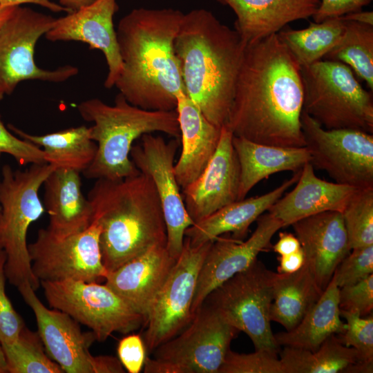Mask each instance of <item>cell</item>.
Masks as SVG:
<instances>
[{
	"instance_id": "6da1fadb",
	"label": "cell",
	"mask_w": 373,
	"mask_h": 373,
	"mask_svg": "<svg viewBox=\"0 0 373 373\" xmlns=\"http://www.w3.org/2000/svg\"><path fill=\"white\" fill-rule=\"evenodd\" d=\"M300 67L278 34L246 45L227 126L233 136L303 147Z\"/></svg>"
},
{
	"instance_id": "7a4b0ae2",
	"label": "cell",
	"mask_w": 373,
	"mask_h": 373,
	"mask_svg": "<svg viewBox=\"0 0 373 373\" xmlns=\"http://www.w3.org/2000/svg\"><path fill=\"white\" fill-rule=\"evenodd\" d=\"M184 13L173 8L133 9L116 30L122 70L115 86L132 105L176 109L184 93L174 41Z\"/></svg>"
},
{
	"instance_id": "3957f363",
	"label": "cell",
	"mask_w": 373,
	"mask_h": 373,
	"mask_svg": "<svg viewBox=\"0 0 373 373\" xmlns=\"http://www.w3.org/2000/svg\"><path fill=\"white\" fill-rule=\"evenodd\" d=\"M246 44L209 10L183 15L174 41L185 94L215 126L227 125Z\"/></svg>"
},
{
	"instance_id": "277c9868",
	"label": "cell",
	"mask_w": 373,
	"mask_h": 373,
	"mask_svg": "<svg viewBox=\"0 0 373 373\" xmlns=\"http://www.w3.org/2000/svg\"><path fill=\"white\" fill-rule=\"evenodd\" d=\"M100 227L102 263L108 272L155 246H166V226L151 177L97 179L88 198Z\"/></svg>"
},
{
	"instance_id": "5b68a950",
	"label": "cell",
	"mask_w": 373,
	"mask_h": 373,
	"mask_svg": "<svg viewBox=\"0 0 373 373\" xmlns=\"http://www.w3.org/2000/svg\"><path fill=\"white\" fill-rule=\"evenodd\" d=\"M82 117L93 123L91 139L97 144L95 156L83 172L88 178L119 180L140 171L130 157L133 143L144 134L162 132L180 139L176 110H146L130 104L120 93L113 105L98 98L80 102Z\"/></svg>"
},
{
	"instance_id": "8992f818",
	"label": "cell",
	"mask_w": 373,
	"mask_h": 373,
	"mask_svg": "<svg viewBox=\"0 0 373 373\" xmlns=\"http://www.w3.org/2000/svg\"><path fill=\"white\" fill-rule=\"evenodd\" d=\"M55 169L44 163L30 164L23 171L13 170L9 164L1 169L0 250L6 255V279L17 288L26 283L35 290L40 287L32 270L27 233L45 211L39 191Z\"/></svg>"
},
{
	"instance_id": "52a82bcc",
	"label": "cell",
	"mask_w": 373,
	"mask_h": 373,
	"mask_svg": "<svg viewBox=\"0 0 373 373\" xmlns=\"http://www.w3.org/2000/svg\"><path fill=\"white\" fill-rule=\"evenodd\" d=\"M303 111L326 129L373 134L372 92L364 89L347 65L321 59L300 67Z\"/></svg>"
},
{
	"instance_id": "ba28073f",
	"label": "cell",
	"mask_w": 373,
	"mask_h": 373,
	"mask_svg": "<svg viewBox=\"0 0 373 373\" xmlns=\"http://www.w3.org/2000/svg\"><path fill=\"white\" fill-rule=\"evenodd\" d=\"M276 275L256 259L213 289L204 303L231 326L245 332L255 350L278 354L280 346L272 332L269 318Z\"/></svg>"
},
{
	"instance_id": "9c48e42d",
	"label": "cell",
	"mask_w": 373,
	"mask_h": 373,
	"mask_svg": "<svg viewBox=\"0 0 373 373\" xmlns=\"http://www.w3.org/2000/svg\"><path fill=\"white\" fill-rule=\"evenodd\" d=\"M49 306L90 328L96 340L128 334L144 324V316L105 283L81 280L41 281Z\"/></svg>"
},
{
	"instance_id": "30bf717a",
	"label": "cell",
	"mask_w": 373,
	"mask_h": 373,
	"mask_svg": "<svg viewBox=\"0 0 373 373\" xmlns=\"http://www.w3.org/2000/svg\"><path fill=\"white\" fill-rule=\"evenodd\" d=\"M300 122L309 163L314 169L325 171L338 184L373 187V134L326 129L303 111Z\"/></svg>"
},
{
	"instance_id": "8fae6325",
	"label": "cell",
	"mask_w": 373,
	"mask_h": 373,
	"mask_svg": "<svg viewBox=\"0 0 373 373\" xmlns=\"http://www.w3.org/2000/svg\"><path fill=\"white\" fill-rule=\"evenodd\" d=\"M211 243L193 247L184 237L182 252L146 316L144 342L149 352L177 336L193 320L198 278Z\"/></svg>"
},
{
	"instance_id": "7c38bea8",
	"label": "cell",
	"mask_w": 373,
	"mask_h": 373,
	"mask_svg": "<svg viewBox=\"0 0 373 373\" xmlns=\"http://www.w3.org/2000/svg\"><path fill=\"white\" fill-rule=\"evenodd\" d=\"M17 289L32 309L38 333L46 353L66 373H123L119 360L111 356H93L89 347L96 341L95 334L83 332L79 323L68 314L47 308L30 284Z\"/></svg>"
},
{
	"instance_id": "4fadbf2b",
	"label": "cell",
	"mask_w": 373,
	"mask_h": 373,
	"mask_svg": "<svg viewBox=\"0 0 373 373\" xmlns=\"http://www.w3.org/2000/svg\"><path fill=\"white\" fill-rule=\"evenodd\" d=\"M55 19L18 6L3 24L0 30V87L5 94L12 93L22 81L59 83L78 73V68L70 65L41 68L34 60L37 41L52 28Z\"/></svg>"
},
{
	"instance_id": "5bb4252c",
	"label": "cell",
	"mask_w": 373,
	"mask_h": 373,
	"mask_svg": "<svg viewBox=\"0 0 373 373\" xmlns=\"http://www.w3.org/2000/svg\"><path fill=\"white\" fill-rule=\"evenodd\" d=\"M99 233L100 227L95 223L63 238L40 229L36 240L28 245L33 274L40 282L105 280L108 271L102 260Z\"/></svg>"
},
{
	"instance_id": "9a60e30c",
	"label": "cell",
	"mask_w": 373,
	"mask_h": 373,
	"mask_svg": "<svg viewBox=\"0 0 373 373\" xmlns=\"http://www.w3.org/2000/svg\"><path fill=\"white\" fill-rule=\"evenodd\" d=\"M179 140L166 142L161 136L144 134L141 144L133 146L130 152L136 168L149 175L155 184L166 226V248L175 260L182 252L186 229L194 224L186 210L174 171Z\"/></svg>"
},
{
	"instance_id": "2e32d148",
	"label": "cell",
	"mask_w": 373,
	"mask_h": 373,
	"mask_svg": "<svg viewBox=\"0 0 373 373\" xmlns=\"http://www.w3.org/2000/svg\"><path fill=\"white\" fill-rule=\"evenodd\" d=\"M238 332L204 303L184 330L153 351L155 358L177 364L186 373H218Z\"/></svg>"
},
{
	"instance_id": "e0dca14e",
	"label": "cell",
	"mask_w": 373,
	"mask_h": 373,
	"mask_svg": "<svg viewBox=\"0 0 373 373\" xmlns=\"http://www.w3.org/2000/svg\"><path fill=\"white\" fill-rule=\"evenodd\" d=\"M281 228L282 223L267 211L257 219L256 228L246 241L221 236L215 239L199 273L192 303L193 314L213 289L249 267L259 253L270 246L272 237Z\"/></svg>"
},
{
	"instance_id": "ac0fdd59",
	"label": "cell",
	"mask_w": 373,
	"mask_h": 373,
	"mask_svg": "<svg viewBox=\"0 0 373 373\" xmlns=\"http://www.w3.org/2000/svg\"><path fill=\"white\" fill-rule=\"evenodd\" d=\"M118 10L116 0H95L93 3L55 19L45 34L48 41H75L88 44L104 54L108 73L104 87L111 88L118 79L122 62L113 17Z\"/></svg>"
},
{
	"instance_id": "d6986e66",
	"label": "cell",
	"mask_w": 373,
	"mask_h": 373,
	"mask_svg": "<svg viewBox=\"0 0 373 373\" xmlns=\"http://www.w3.org/2000/svg\"><path fill=\"white\" fill-rule=\"evenodd\" d=\"M233 136L226 125L221 128L218 147L207 167L182 189L186 210L194 223L238 200L240 169Z\"/></svg>"
},
{
	"instance_id": "ffe728a7",
	"label": "cell",
	"mask_w": 373,
	"mask_h": 373,
	"mask_svg": "<svg viewBox=\"0 0 373 373\" xmlns=\"http://www.w3.org/2000/svg\"><path fill=\"white\" fill-rule=\"evenodd\" d=\"M291 226L303 251L305 264L324 290L338 265L351 251L341 213H320Z\"/></svg>"
},
{
	"instance_id": "44dd1931",
	"label": "cell",
	"mask_w": 373,
	"mask_h": 373,
	"mask_svg": "<svg viewBox=\"0 0 373 373\" xmlns=\"http://www.w3.org/2000/svg\"><path fill=\"white\" fill-rule=\"evenodd\" d=\"M176 260L155 246L108 272L105 284L144 318Z\"/></svg>"
},
{
	"instance_id": "7402d4cb",
	"label": "cell",
	"mask_w": 373,
	"mask_h": 373,
	"mask_svg": "<svg viewBox=\"0 0 373 373\" xmlns=\"http://www.w3.org/2000/svg\"><path fill=\"white\" fill-rule=\"evenodd\" d=\"M292 191L279 198L267 211L283 227L325 211L342 212L357 188L318 178L311 163L302 168Z\"/></svg>"
},
{
	"instance_id": "603a6c76",
	"label": "cell",
	"mask_w": 373,
	"mask_h": 373,
	"mask_svg": "<svg viewBox=\"0 0 373 373\" xmlns=\"http://www.w3.org/2000/svg\"><path fill=\"white\" fill-rule=\"evenodd\" d=\"M175 110L182 151L174 171L179 186L184 189L207 167L218 147L221 128L211 123L184 93L178 95Z\"/></svg>"
},
{
	"instance_id": "cb8c5ba5",
	"label": "cell",
	"mask_w": 373,
	"mask_h": 373,
	"mask_svg": "<svg viewBox=\"0 0 373 373\" xmlns=\"http://www.w3.org/2000/svg\"><path fill=\"white\" fill-rule=\"evenodd\" d=\"M300 171L294 172L291 178L267 193L236 200L195 222L186 229L184 237L193 247L213 242L229 233H232L233 238L243 240L250 225L297 182Z\"/></svg>"
},
{
	"instance_id": "d4e9b609",
	"label": "cell",
	"mask_w": 373,
	"mask_h": 373,
	"mask_svg": "<svg viewBox=\"0 0 373 373\" xmlns=\"http://www.w3.org/2000/svg\"><path fill=\"white\" fill-rule=\"evenodd\" d=\"M44 207L49 215L48 231L63 238L92 224L93 210L82 191L80 172L55 169L45 180Z\"/></svg>"
},
{
	"instance_id": "484cf974",
	"label": "cell",
	"mask_w": 373,
	"mask_h": 373,
	"mask_svg": "<svg viewBox=\"0 0 373 373\" xmlns=\"http://www.w3.org/2000/svg\"><path fill=\"white\" fill-rule=\"evenodd\" d=\"M236 16L235 30L246 44L278 33L289 23L312 17L320 0H216Z\"/></svg>"
},
{
	"instance_id": "4316f807",
	"label": "cell",
	"mask_w": 373,
	"mask_h": 373,
	"mask_svg": "<svg viewBox=\"0 0 373 373\" xmlns=\"http://www.w3.org/2000/svg\"><path fill=\"white\" fill-rule=\"evenodd\" d=\"M232 143L240 169L238 200L246 198L258 182L274 173L299 171L310 161L305 147H283L233 136Z\"/></svg>"
},
{
	"instance_id": "83f0119b",
	"label": "cell",
	"mask_w": 373,
	"mask_h": 373,
	"mask_svg": "<svg viewBox=\"0 0 373 373\" xmlns=\"http://www.w3.org/2000/svg\"><path fill=\"white\" fill-rule=\"evenodd\" d=\"M339 290L332 278L319 299L295 327L274 334L277 343L313 352L329 336L343 334L346 324L340 314Z\"/></svg>"
},
{
	"instance_id": "f1b7e54d",
	"label": "cell",
	"mask_w": 373,
	"mask_h": 373,
	"mask_svg": "<svg viewBox=\"0 0 373 373\" xmlns=\"http://www.w3.org/2000/svg\"><path fill=\"white\" fill-rule=\"evenodd\" d=\"M322 290L304 263L298 271L276 273L269 318L286 331L295 327L315 305Z\"/></svg>"
},
{
	"instance_id": "f546056e",
	"label": "cell",
	"mask_w": 373,
	"mask_h": 373,
	"mask_svg": "<svg viewBox=\"0 0 373 373\" xmlns=\"http://www.w3.org/2000/svg\"><path fill=\"white\" fill-rule=\"evenodd\" d=\"M8 127L19 137L40 147L47 164L57 169L84 172L93 162L97 144L91 139L90 128L73 127L45 135H32L13 125Z\"/></svg>"
},
{
	"instance_id": "4dcf8cb0",
	"label": "cell",
	"mask_w": 373,
	"mask_h": 373,
	"mask_svg": "<svg viewBox=\"0 0 373 373\" xmlns=\"http://www.w3.org/2000/svg\"><path fill=\"white\" fill-rule=\"evenodd\" d=\"M278 354L285 373H349L354 365L362 362L357 351L343 345L335 334L316 351L284 346Z\"/></svg>"
},
{
	"instance_id": "1f68e13d",
	"label": "cell",
	"mask_w": 373,
	"mask_h": 373,
	"mask_svg": "<svg viewBox=\"0 0 373 373\" xmlns=\"http://www.w3.org/2000/svg\"><path fill=\"white\" fill-rule=\"evenodd\" d=\"M345 20L341 17L311 22L303 29L281 30L277 34L300 67L324 58L341 37Z\"/></svg>"
},
{
	"instance_id": "d6a6232c",
	"label": "cell",
	"mask_w": 373,
	"mask_h": 373,
	"mask_svg": "<svg viewBox=\"0 0 373 373\" xmlns=\"http://www.w3.org/2000/svg\"><path fill=\"white\" fill-rule=\"evenodd\" d=\"M323 59L348 66L372 91L373 26L345 20L341 37Z\"/></svg>"
},
{
	"instance_id": "836d02e7",
	"label": "cell",
	"mask_w": 373,
	"mask_h": 373,
	"mask_svg": "<svg viewBox=\"0 0 373 373\" xmlns=\"http://www.w3.org/2000/svg\"><path fill=\"white\" fill-rule=\"evenodd\" d=\"M8 373H63L62 368L46 353L38 332L25 326L18 338L1 343Z\"/></svg>"
},
{
	"instance_id": "e575fe53",
	"label": "cell",
	"mask_w": 373,
	"mask_h": 373,
	"mask_svg": "<svg viewBox=\"0 0 373 373\" xmlns=\"http://www.w3.org/2000/svg\"><path fill=\"white\" fill-rule=\"evenodd\" d=\"M341 214L351 249L373 245V187L357 189Z\"/></svg>"
},
{
	"instance_id": "d590c367",
	"label": "cell",
	"mask_w": 373,
	"mask_h": 373,
	"mask_svg": "<svg viewBox=\"0 0 373 373\" xmlns=\"http://www.w3.org/2000/svg\"><path fill=\"white\" fill-rule=\"evenodd\" d=\"M346 321L345 331L338 334L341 343L355 349L362 362L373 364V316H361L357 314L340 311Z\"/></svg>"
},
{
	"instance_id": "8d00e7d4",
	"label": "cell",
	"mask_w": 373,
	"mask_h": 373,
	"mask_svg": "<svg viewBox=\"0 0 373 373\" xmlns=\"http://www.w3.org/2000/svg\"><path fill=\"white\" fill-rule=\"evenodd\" d=\"M218 373H285L278 354L266 350L240 354L229 350Z\"/></svg>"
},
{
	"instance_id": "74e56055",
	"label": "cell",
	"mask_w": 373,
	"mask_h": 373,
	"mask_svg": "<svg viewBox=\"0 0 373 373\" xmlns=\"http://www.w3.org/2000/svg\"><path fill=\"white\" fill-rule=\"evenodd\" d=\"M373 274V245L351 249L335 269L332 278L341 288Z\"/></svg>"
},
{
	"instance_id": "f35d334b",
	"label": "cell",
	"mask_w": 373,
	"mask_h": 373,
	"mask_svg": "<svg viewBox=\"0 0 373 373\" xmlns=\"http://www.w3.org/2000/svg\"><path fill=\"white\" fill-rule=\"evenodd\" d=\"M6 253L0 250V342L10 343L18 338L26 325L6 293Z\"/></svg>"
},
{
	"instance_id": "ab89813d",
	"label": "cell",
	"mask_w": 373,
	"mask_h": 373,
	"mask_svg": "<svg viewBox=\"0 0 373 373\" xmlns=\"http://www.w3.org/2000/svg\"><path fill=\"white\" fill-rule=\"evenodd\" d=\"M340 311L367 316L373 309V274L351 285L340 288Z\"/></svg>"
},
{
	"instance_id": "60d3db41",
	"label": "cell",
	"mask_w": 373,
	"mask_h": 373,
	"mask_svg": "<svg viewBox=\"0 0 373 373\" xmlns=\"http://www.w3.org/2000/svg\"><path fill=\"white\" fill-rule=\"evenodd\" d=\"M10 155L20 165L46 163L43 150L33 143L15 136L0 117V154Z\"/></svg>"
},
{
	"instance_id": "b9f144b4",
	"label": "cell",
	"mask_w": 373,
	"mask_h": 373,
	"mask_svg": "<svg viewBox=\"0 0 373 373\" xmlns=\"http://www.w3.org/2000/svg\"><path fill=\"white\" fill-rule=\"evenodd\" d=\"M146 347L140 334H132L118 343L117 355L122 366L129 373H139L146 358Z\"/></svg>"
},
{
	"instance_id": "7bdbcfd3",
	"label": "cell",
	"mask_w": 373,
	"mask_h": 373,
	"mask_svg": "<svg viewBox=\"0 0 373 373\" xmlns=\"http://www.w3.org/2000/svg\"><path fill=\"white\" fill-rule=\"evenodd\" d=\"M372 0H320L319 6L313 15L314 22L341 17L347 14L361 10Z\"/></svg>"
},
{
	"instance_id": "ee69618b",
	"label": "cell",
	"mask_w": 373,
	"mask_h": 373,
	"mask_svg": "<svg viewBox=\"0 0 373 373\" xmlns=\"http://www.w3.org/2000/svg\"><path fill=\"white\" fill-rule=\"evenodd\" d=\"M278 273L290 274L300 269L305 263V256L300 247L298 250L278 258Z\"/></svg>"
},
{
	"instance_id": "f6af8a7d",
	"label": "cell",
	"mask_w": 373,
	"mask_h": 373,
	"mask_svg": "<svg viewBox=\"0 0 373 373\" xmlns=\"http://www.w3.org/2000/svg\"><path fill=\"white\" fill-rule=\"evenodd\" d=\"M143 370L144 373H186L182 367L159 359L146 357Z\"/></svg>"
},
{
	"instance_id": "bcb514c9",
	"label": "cell",
	"mask_w": 373,
	"mask_h": 373,
	"mask_svg": "<svg viewBox=\"0 0 373 373\" xmlns=\"http://www.w3.org/2000/svg\"><path fill=\"white\" fill-rule=\"evenodd\" d=\"M300 247V242L296 236L289 233H280L279 239L273 246V249L280 256H283L291 254Z\"/></svg>"
},
{
	"instance_id": "7dc6e473",
	"label": "cell",
	"mask_w": 373,
	"mask_h": 373,
	"mask_svg": "<svg viewBox=\"0 0 373 373\" xmlns=\"http://www.w3.org/2000/svg\"><path fill=\"white\" fill-rule=\"evenodd\" d=\"M26 3L38 5L54 12H70L59 3H54L52 0H0V6H18Z\"/></svg>"
},
{
	"instance_id": "c3c4849f",
	"label": "cell",
	"mask_w": 373,
	"mask_h": 373,
	"mask_svg": "<svg viewBox=\"0 0 373 373\" xmlns=\"http://www.w3.org/2000/svg\"><path fill=\"white\" fill-rule=\"evenodd\" d=\"M347 21L373 26V12L358 10L347 14L342 17Z\"/></svg>"
},
{
	"instance_id": "681fc988",
	"label": "cell",
	"mask_w": 373,
	"mask_h": 373,
	"mask_svg": "<svg viewBox=\"0 0 373 373\" xmlns=\"http://www.w3.org/2000/svg\"><path fill=\"white\" fill-rule=\"evenodd\" d=\"M95 0H59V3L70 12L93 3Z\"/></svg>"
},
{
	"instance_id": "f907efd6",
	"label": "cell",
	"mask_w": 373,
	"mask_h": 373,
	"mask_svg": "<svg viewBox=\"0 0 373 373\" xmlns=\"http://www.w3.org/2000/svg\"><path fill=\"white\" fill-rule=\"evenodd\" d=\"M16 7L0 6V30Z\"/></svg>"
},
{
	"instance_id": "816d5d0a",
	"label": "cell",
	"mask_w": 373,
	"mask_h": 373,
	"mask_svg": "<svg viewBox=\"0 0 373 373\" xmlns=\"http://www.w3.org/2000/svg\"><path fill=\"white\" fill-rule=\"evenodd\" d=\"M8 365L3 349L0 342V373H8Z\"/></svg>"
},
{
	"instance_id": "f5cc1de1",
	"label": "cell",
	"mask_w": 373,
	"mask_h": 373,
	"mask_svg": "<svg viewBox=\"0 0 373 373\" xmlns=\"http://www.w3.org/2000/svg\"><path fill=\"white\" fill-rule=\"evenodd\" d=\"M4 95H5V93H4L3 90L0 87V101L3 99Z\"/></svg>"
},
{
	"instance_id": "db71d44e",
	"label": "cell",
	"mask_w": 373,
	"mask_h": 373,
	"mask_svg": "<svg viewBox=\"0 0 373 373\" xmlns=\"http://www.w3.org/2000/svg\"><path fill=\"white\" fill-rule=\"evenodd\" d=\"M0 158H1V154H0ZM0 209H1V206H0Z\"/></svg>"
}]
</instances>
